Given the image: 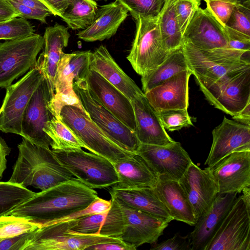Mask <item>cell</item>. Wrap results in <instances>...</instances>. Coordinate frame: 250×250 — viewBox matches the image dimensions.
Instances as JSON below:
<instances>
[{
  "label": "cell",
  "mask_w": 250,
  "mask_h": 250,
  "mask_svg": "<svg viewBox=\"0 0 250 250\" xmlns=\"http://www.w3.org/2000/svg\"><path fill=\"white\" fill-rule=\"evenodd\" d=\"M97 191L77 178L36 194L6 214L27 218L42 225L86 208Z\"/></svg>",
  "instance_id": "1"
},
{
  "label": "cell",
  "mask_w": 250,
  "mask_h": 250,
  "mask_svg": "<svg viewBox=\"0 0 250 250\" xmlns=\"http://www.w3.org/2000/svg\"><path fill=\"white\" fill-rule=\"evenodd\" d=\"M111 205L98 233L120 239L136 249L157 242L169 222L129 207L111 196Z\"/></svg>",
  "instance_id": "2"
},
{
  "label": "cell",
  "mask_w": 250,
  "mask_h": 250,
  "mask_svg": "<svg viewBox=\"0 0 250 250\" xmlns=\"http://www.w3.org/2000/svg\"><path fill=\"white\" fill-rule=\"evenodd\" d=\"M18 148V158L9 182L42 191L75 178L59 163L49 148L23 138Z\"/></svg>",
  "instance_id": "3"
},
{
  "label": "cell",
  "mask_w": 250,
  "mask_h": 250,
  "mask_svg": "<svg viewBox=\"0 0 250 250\" xmlns=\"http://www.w3.org/2000/svg\"><path fill=\"white\" fill-rule=\"evenodd\" d=\"M182 46L188 69L200 89L208 87L230 71L250 65L249 60L242 59L250 52L229 47L203 49L185 41Z\"/></svg>",
  "instance_id": "4"
},
{
  "label": "cell",
  "mask_w": 250,
  "mask_h": 250,
  "mask_svg": "<svg viewBox=\"0 0 250 250\" xmlns=\"http://www.w3.org/2000/svg\"><path fill=\"white\" fill-rule=\"evenodd\" d=\"M77 219L42 225L28 234L21 250H83L90 246L120 239L100 234H83L70 230Z\"/></svg>",
  "instance_id": "5"
},
{
  "label": "cell",
  "mask_w": 250,
  "mask_h": 250,
  "mask_svg": "<svg viewBox=\"0 0 250 250\" xmlns=\"http://www.w3.org/2000/svg\"><path fill=\"white\" fill-rule=\"evenodd\" d=\"M52 151L61 165L92 188L112 187L119 181L113 164L104 157L82 148Z\"/></svg>",
  "instance_id": "6"
},
{
  "label": "cell",
  "mask_w": 250,
  "mask_h": 250,
  "mask_svg": "<svg viewBox=\"0 0 250 250\" xmlns=\"http://www.w3.org/2000/svg\"><path fill=\"white\" fill-rule=\"evenodd\" d=\"M136 32L126 57L135 71L142 76L160 65L170 52L164 47L158 16L135 20Z\"/></svg>",
  "instance_id": "7"
},
{
  "label": "cell",
  "mask_w": 250,
  "mask_h": 250,
  "mask_svg": "<svg viewBox=\"0 0 250 250\" xmlns=\"http://www.w3.org/2000/svg\"><path fill=\"white\" fill-rule=\"evenodd\" d=\"M60 116L61 120L83 143L85 148L91 152L106 158L113 164L133 153L125 150L111 140L80 108L64 105Z\"/></svg>",
  "instance_id": "8"
},
{
  "label": "cell",
  "mask_w": 250,
  "mask_h": 250,
  "mask_svg": "<svg viewBox=\"0 0 250 250\" xmlns=\"http://www.w3.org/2000/svg\"><path fill=\"white\" fill-rule=\"evenodd\" d=\"M91 53L90 50L62 53L55 78L54 95L48 104L53 116L61 119V110L65 105L77 106L87 114L73 90V84L74 80L85 78Z\"/></svg>",
  "instance_id": "9"
},
{
  "label": "cell",
  "mask_w": 250,
  "mask_h": 250,
  "mask_svg": "<svg viewBox=\"0 0 250 250\" xmlns=\"http://www.w3.org/2000/svg\"><path fill=\"white\" fill-rule=\"evenodd\" d=\"M73 88L91 121L120 147L129 153H135L141 143L135 132L91 95L85 79L75 81Z\"/></svg>",
  "instance_id": "10"
},
{
  "label": "cell",
  "mask_w": 250,
  "mask_h": 250,
  "mask_svg": "<svg viewBox=\"0 0 250 250\" xmlns=\"http://www.w3.org/2000/svg\"><path fill=\"white\" fill-rule=\"evenodd\" d=\"M43 44V37L36 33L0 42V87L6 88L34 68Z\"/></svg>",
  "instance_id": "11"
},
{
  "label": "cell",
  "mask_w": 250,
  "mask_h": 250,
  "mask_svg": "<svg viewBox=\"0 0 250 250\" xmlns=\"http://www.w3.org/2000/svg\"><path fill=\"white\" fill-rule=\"evenodd\" d=\"M200 89L215 107L234 116L250 103V65L230 71Z\"/></svg>",
  "instance_id": "12"
},
{
  "label": "cell",
  "mask_w": 250,
  "mask_h": 250,
  "mask_svg": "<svg viewBox=\"0 0 250 250\" xmlns=\"http://www.w3.org/2000/svg\"><path fill=\"white\" fill-rule=\"evenodd\" d=\"M43 77L40 70L34 67L6 88V94L0 108L1 131L21 135L23 114Z\"/></svg>",
  "instance_id": "13"
},
{
  "label": "cell",
  "mask_w": 250,
  "mask_h": 250,
  "mask_svg": "<svg viewBox=\"0 0 250 250\" xmlns=\"http://www.w3.org/2000/svg\"><path fill=\"white\" fill-rule=\"evenodd\" d=\"M205 250H250V211L238 196Z\"/></svg>",
  "instance_id": "14"
},
{
  "label": "cell",
  "mask_w": 250,
  "mask_h": 250,
  "mask_svg": "<svg viewBox=\"0 0 250 250\" xmlns=\"http://www.w3.org/2000/svg\"><path fill=\"white\" fill-rule=\"evenodd\" d=\"M135 153L161 179L178 181L192 162L181 143L176 141L166 146L141 144Z\"/></svg>",
  "instance_id": "15"
},
{
  "label": "cell",
  "mask_w": 250,
  "mask_h": 250,
  "mask_svg": "<svg viewBox=\"0 0 250 250\" xmlns=\"http://www.w3.org/2000/svg\"><path fill=\"white\" fill-rule=\"evenodd\" d=\"M50 100L48 82L43 77L29 101L21 121L22 138L46 148H49L52 141L43 128L53 116L48 107Z\"/></svg>",
  "instance_id": "16"
},
{
  "label": "cell",
  "mask_w": 250,
  "mask_h": 250,
  "mask_svg": "<svg viewBox=\"0 0 250 250\" xmlns=\"http://www.w3.org/2000/svg\"><path fill=\"white\" fill-rule=\"evenodd\" d=\"M178 182L187 196L197 220L210 208L218 194L210 168L204 169L191 163Z\"/></svg>",
  "instance_id": "17"
},
{
  "label": "cell",
  "mask_w": 250,
  "mask_h": 250,
  "mask_svg": "<svg viewBox=\"0 0 250 250\" xmlns=\"http://www.w3.org/2000/svg\"><path fill=\"white\" fill-rule=\"evenodd\" d=\"M209 167L218 194L240 193L250 187V150L233 152Z\"/></svg>",
  "instance_id": "18"
},
{
  "label": "cell",
  "mask_w": 250,
  "mask_h": 250,
  "mask_svg": "<svg viewBox=\"0 0 250 250\" xmlns=\"http://www.w3.org/2000/svg\"><path fill=\"white\" fill-rule=\"evenodd\" d=\"M85 79L91 95L134 131L136 123L131 101L90 67Z\"/></svg>",
  "instance_id": "19"
},
{
  "label": "cell",
  "mask_w": 250,
  "mask_h": 250,
  "mask_svg": "<svg viewBox=\"0 0 250 250\" xmlns=\"http://www.w3.org/2000/svg\"><path fill=\"white\" fill-rule=\"evenodd\" d=\"M212 143L205 165L211 167L231 153L250 150V125L224 117L212 131Z\"/></svg>",
  "instance_id": "20"
},
{
  "label": "cell",
  "mask_w": 250,
  "mask_h": 250,
  "mask_svg": "<svg viewBox=\"0 0 250 250\" xmlns=\"http://www.w3.org/2000/svg\"><path fill=\"white\" fill-rule=\"evenodd\" d=\"M183 39L203 49L229 47L225 27L207 7H199L186 29Z\"/></svg>",
  "instance_id": "21"
},
{
  "label": "cell",
  "mask_w": 250,
  "mask_h": 250,
  "mask_svg": "<svg viewBox=\"0 0 250 250\" xmlns=\"http://www.w3.org/2000/svg\"><path fill=\"white\" fill-rule=\"evenodd\" d=\"M189 70L179 72L144 93L156 112L171 109H188Z\"/></svg>",
  "instance_id": "22"
},
{
  "label": "cell",
  "mask_w": 250,
  "mask_h": 250,
  "mask_svg": "<svg viewBox=\"0 0 250 250\" xmlns=\"http://www.w3.org/2000/svg\"><path fill=\"white\" fill-rule=\"evenodd\" d=\"M237 194H218L210 208L197 220L193 231L189 233L191 250H205L236 200Z\"/></svg>",
  "instance_id": "23"
},
{
  "label": "cell",
  "mask_w": 250,
  "mask_h": 250,
  "mask_svg": "<svg viewBox=\"0 0 250 250\" xmlns=\"http://www.w3.org/2000/svg\"><path fill=\"white\" fill-rule=\"evenodd\" d=\"M70 36L68 28L58 23L45 30L43 37L44 49L37 60L35 67L39 69L47 80L51 100L55 93L54 82L58 65L63 48L68 45Z\"/></svg>",
  "instance_id": "24"
},
{
  "label": "cell",
  "mask_w": 250,
  "mask_h": 250,
  "mask_svg": "<svg viewBox=\"0 0 250 250\" xmlns=\"http://www.w3.org/2000/svg\"><path fill=\"white\" fill-rule=\"evenodd\" d=\"M131 103L136 123L134 132L141 144L166 146L175 142L166 132L144 93Z\"/></svg>",
  "instance_id": "25"
},
{
  "label": "cell",
  "mask_w": 250,
  "mask_h": 250,
  "mask_svg": "<svg viewBox=\"0 0 250 250\" xmlns=\"http://www.w3.org/2000/svg\"><path fill=\"white\" fill-rule=\"evenodd\" d=\"M89 67L101 75L131 101L144 93L121 69L104 45H100L91 52Z\"/></svg>",
  "instance_id": "26"
},
{
  "label": "cell",
  "mask_w": 250,
  "mask_h": 250,
  "mask_svg": "<svg viewBox=\"0 0 250 250\" xmlns=\"http://www.w3.org/2000/svg\"><path fill=\"white\" fill-rule=\"evenodd\" d=\"M118 182L112 186L118 189L154 188L158 176L146 161L136 153L113 164Z\"/></svg>",
  "instance_id": "27"
},
{
  "label": "cell",
  "mask_w": 250,
  "mask_h": 250,
  "mask_svg": "<svg viewBox=\"0 0 250 250\" xmlns=\"http://www.w3.org/2000/svg\"><path fill=\"white\" fill-rule=\"evenodd\" d=\"M128 12L117 0L101 6L91 24L78 32V38L87 42L110 38L126 19Z\"/></svg>",
  "instance_id": "28"
},
{
  "label": "cell",
  "mask_w": 250,
  "mask_h": 250,
  "mask_svg": "<svg viewBox=\"0 0 250 250\" xmlns=\"http://www.w3.org/2000/svg\"><path fill=\"white\" fill-rule=\"evenodd\" d=\"M154 189L173 220L195 225L197 220L192 207L178 181L158 179Z\"/></svg>",
  "instance_id": "29"
},
{
  "label": "cell",
  "mask_w": 250,
  "mask_h": 250,
  "mask_svg": "<svg viewBox=\"0 0 250 250\" xmlns=\"http://www.w3.org/2000/svg\"><path fill=\"white\" fill-rule=\"evenodd\" d=\"M111 196L124 204L167 220H173L165 206L157 196L154 188L118 189L111 188Z\"/></svg>",
  "instance_id": "30"
},
{
  "label": "cell",
  "mask_w": 250,
  "mask_h": 250,
  "mask_svg": "<svg viewBox=\"0 0 250 250\" xmlns=\"http://www.w3.org/2000/svg\"><path fill=\"white\" fill-rule=\"evenodd\" d=\"M189 69L183 46L169 53L165 60L156 68L143 75L142 89L145 93L167 79L182 71Z\"/></svg>",
  "instance_id": "31"
},
{
  "label": "cell",
  "mask_w": 250,
  "mask_h": 250,
  "mask_svg": "<svg viewBox=\"0 0 250 250\" xmlns=\"http://www.w3.org/2000/svg\"><path fill=\"white\" fill-rule=\"evenodd\" d=\"M158 20L166 49L170 52L182 46L184 39L176 16L174 0H166L158 15Z\"/></svg>",
  "instance_id": "32"
},
{
  "label": "cell",
  "mask_w": 250,
  "mask_h": 250,
  "mask_svg": "<svg viewBox=\"0 0 250 250\" xmlns=\"http://www.w3.org/2000/svg\"><path fill=\"white\" fill-rule=\"evenodd\" d=\"M98 9L94 0H71L61 18L72 29L83 30L91 24Z\"/></svg>",
  "instance_id": "33"
},
{
  "label": "cell",
  "mask_w": 250,
  "mask_h": 250,
  "mask_svg": "<svg viewBox=\"0 0 250 250\" xmlns=\"http://www.w3.org/2000/svg\"><path fill=\"white\" fill-rule=\"evenodd\" d=\"M43 130L52 141V149L85 148L83 143L60 118L53 116L46 123Z\"/></svg>",
  "instance_id": "34"
},
{
  "label": "cell",
  "mask_w": 250,
  "mask_h": 250,
  "mask_svg": "<svg viewBox=\"0 0 250 250\" xmlns=\"http://www.w3.org/2000/svg\"><path fill=\"white\" fill-rule=\"evenodd\" d=\"M36 193L21 185L0 182V216L6 214Z\"/></svg>",
  "instance_id": "35"
},
{
  "label": "cell",
  "mask_w": 250,
  "mask_h": 250,
  "mask_svg": "<svg viewBox=\"0 0 250 250\" xmlns=\"http://www.w3.org/2000/svg\"><path fill=\"white\" fill-rule=\"evenodd\" d=\"M41 226L24 217L2 215L0 216V241L32 232Z\"/></svg>",
  "instance_id": "36"
},
{
  "label": "cell",
  "mask_w": 250,
  "mask_h": 250,
  "mask_svg": "<svg viewBox=\"0 0 250 250\" xmlns=\"http://www.w3.org/2000/svg\"><path fill=\"white\" fill-rule=\"evenodd\" d=\"M20 17L34 19L46 23V19L53 15L51 11L40 0H7Z\"/></svg>",
  "instance_id": "37"
},
{
  "label": "cell",
  "mask_w": 250,
  "mask_h": 250,
  "mask_svg": "<svg viewBox=\"0 0 250 250\" xmlns=\"http://www.w3.org/2000/svg\"><path fill=\"white\" fill-rule=\"evenodd\" d=\"M135 20L139 17L151 18L160 13L166 0H117Z\"/></svg>",
  "instance_id": "38"
},
{
  "label": "cell",
  "mask_w": 250,
  "mask_h": 250,
  "mask_svg": "<svg viewBox=\"0 0 250 250\" xmlns=\"http://www.w3.org/2000/svg\"><path fill=\"white\" fill-rule=\"evenodd\" d=\"M225 27L250 37V0H245L235 6Z\"/></svg>",
  "instance_id": "39"
},
{
  "label": "cell",
  "mask_w": 250,
  "mask_h": 250,
  "mask_svg": "<svg viewBox=\"0 0 250 250\" xmlns=\"http://www.w3.org/2000/svg\"><path fill=\"white\" fill-rule=\"evenodd\" d=\"M26 19L16 17L0 22V40H10L28 36L35 31Z\"/></svg>",
  "instance_id": "40"
},
{
  "label": "cell",
  "mask_w": 250,
  "mask_h": 250,
  "mask_svg": "<svg viewBox=\"0 0 250 250\" xmlns=\"http://www.w3.org/2000/svg\"><path fill=\"white\" fill-rule=\"evenodd\" d=\"M156 113L164 128L170 131L193 125L192 118L188 109H171Z\"/></svg>",
  "instance_id": "41"
},
{
  "label": "cell",
  "mask_w": 250,
  "mask_h": 250,
  "mask_svg": "<svg viewBox=\"0 0 250 250\" xmlns=\"http://www.w3.org/2000/svg\"><path fill=\"white\" fill-rule=\"evenodd\" d=\"M200 4L201 0H174L176 16L183 36Z\"/></svg>",
  "instance_id": "42"
},
{
  "label": "cell",
  "mask_w": 250,
  "mask_h": 250,
  "mask_svg": "<svg viewBox=\"0 0 250 250\" xmlns=\"http://www.w3.org/2000/svg\"><path fill=\"white\" fill-rule=\"evenodd\" d=\"M107 212L92 214L80 217L76 220L70 230L83 234H99V230L104 221Z\"/></svg>",
  "instance_id": "43"
},
{
  "label": "cell",
  "mask_w": 250,
  "mask_h": 250,
  "mask_svg": "<svg viewBox=\"0 0 250 250\" xmlns=\"http://www.w3.org/2000/svg\"><path fill=\"white\" fill-rule=\"evenodd\" d=\"M242 0H206L207 8L225 26L235 6Z\"/></svg>",
  "instance_id": "44"
},
{
  "label": "cell",
  "mask_w": 250,
  "mask_h": 250,
  "mask_svg": "<svg viewBox=\"0 0 250 250\" xmlns=\"http://www.w3.org/2000/svg\"><path fill=\"white\" fill-rule=\"evenodd\" d=\"M151 250H191L189 234L182 236L176 233L171 238L160 243L151 244Z\"/></svg>",
  "instance_id": "45"
},
{
  "label": "cell",
  "mask_w": 250,
  "mask_h": 250,
  "mask_svg": "<svg viewBox=\"0 0 250 250\" xmlns=\"http://www.w3.org/2000/svg\"><path fill=\"white\" fill-rule=\"evenodd\" d=\"M225 29L228 38L229 48L250 52V37L236 33L226 28Z\"/></svg>",
  "instance_id": "46"
},
{
  "label": "cell",
  "mask_w": 250,
  "mask_h": 250,
  "mask_svg": "<svg viewBox=\"0 0 250 250\" xmlns=\"http://www.w3.org/2000/svg\"><path fill=\"white\" fill-rule=\"evenodd\" d=\"M29 233L0 241V250H21Z\"/></svg>",
  "instance_id": "47"
},
{
  "label": "cell",
  "mask_w": 250,
  "mask_h": 250,
  "mask_svg": "<svg viewBox=\"0 0 250 250\" xmlns=\"http://www.w3.org/2000/svg\"><path fill=\"white\" fill-rule=\"evenodd\" d=\"M134 246L124 241L110 242L95 244L89 246L87 250H135Z\"/></svg>",
  "instance_id": "48"
},
{
  "label": "cell",
  "mask_w": 250,
  "mask_h": 250,
  "mask_svg": "<svg viewBox=\"0 0 250 250\" xmlns=\"http://www.w3.org/2000/svg\"><path fill=\"white\" fill-rule=\"evenodd\" d=\"M52 12L53 15L61 17L71 0H40Z\"/></svg>",
  "instance_id": "49"
},
{
  "label": "cell",
  "mask_w": 250,
  "mask_h": 250,
  "mask_svg": "<svg viewBox=\"0 0 250 250\" xmlns=\"http://www.w3.org/2000/svg\"><path fill=\"white\" fill-rule=\"evenodd\" d=\"M16 17H20L7 0H0V22Z\"/></svg>",
  "instance_id": "50"
},
{
  "label": "cell",
  "mask_w": 250,
  "mask_h": 250,
  "mask_svg": "<svg viewBox=\"0 0 250 250\" xmlns=\"http://www.w3.org/2000/svg\"><path fill=\"white\" fill-rule=\"evenodd\" d=\"M11 148L8 146L4 140L0 137V179L6 168V157L9 154Z\"/></svg>",
  "instance_id": "51"
},
{
  "label": "cell",
  "mask_w": 250,
  "mask_h": 250,
  "mask_svg": "<svg viewBox=\"0 0 250 250\" xmlns=\"http://www.w3.org/2000/svg\"><path fill=\"white\" fill-rule=\"evenodd\" d=\"M232 118L240 123L250 125V103L236 115L232 116Z\"/></svg>",
  "instance_id": "52"
},
{
  "label": "cell",
  "mask_w": 250,
  "mask_h": 250,
  "mask_svg": "<svg viewBox=\"0 0 250 250\" xmlns=\"http://www.w3.org/2000/svg\"><path fill=\"white\" fill-rule=\"evenodd\" d=\"M241 195L248 210L250 211V187L245 188L242 191Z\"/></svg>",
  "instance_id": "53"
},
{
  "label": "cell",
  "mask_w": 250,
  "mask_h": 250,
  "mask_svg": "<svg viewBox=\"0 0 250 250\" xmlns=\"http://www.w3.org/2000/svg\"></svg>",
  "instance_id": "54"
},
{
  "label": "cell",
  "mask_w": 250,
  "mask_h": 250,
  "mask_svg": "<svg viewBox=\"0 0 250 250\" xmlns=\"http://www.w3.org/2000/svg\"><path fill=\"white\" fill-rule=\"evenodd\" d=\"M204 1H205L206 0H204Z\"/></svg>",
  "instance_id": "55"
}]
</instances>
